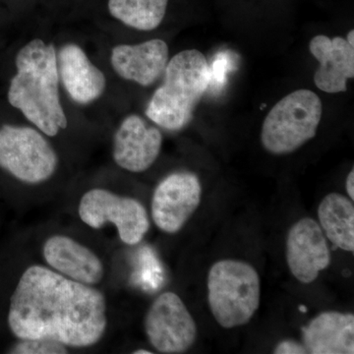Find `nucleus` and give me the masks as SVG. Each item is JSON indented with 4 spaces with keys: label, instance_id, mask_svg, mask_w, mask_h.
Segmentation results:
<instances>
[{
    "label": "nucleus",
    "instance_id": "nucleus-15",
    "mask_svg": "<svg viewBox=\"0 0 354 354\" xmlns=\"http://www.w3.org/2000/svg\"><path fill=\"white\" fill-rule=\"evenodd\" d=\"M57 66L65 90L77 104H90L106 90V76L75 44H67L60 48Z\"/></svg>",
    "mask_w": 354,
    "mask_h": 354
},
{
    "label": "nucleus",
    "instance_id": "nucleus-23",
    "mask_svg": "<svg viewBox=\"0 0 354 354\" xmlns=\"http://www.w3.org/2000/svg\"><path fill=\"white\" fill-rule=\"evenodd\" d=\"M134 354H153V351H147V349H137L135 351Z\"/></svg>",
    "mask_w": 354,
    "mask_h": 354
},
{
    "label": "nucleus",
    "instance_id": "nucleus-1",
    "mask_svg": "<svg viewBox=\"0 0 354 354\" xmlns=\"http://www.w3.org/2000/svg\"><path fill=\"white\" fill-rule=\"evenodd\" d=\"M8 325L19 339H48L67 348H88L106 333V297L92 286L44 266H31L11 297Z\"/></svg>",
    "mask_w": 354,
    "mask_h": 354
},
{
    "label": "nucleus",
    "instance_id": "nucleus-19",
    "mask_svg": "<svg viewBox=\"0 0 354 354\" xmlns=\"http://www.w3.org/2000/svg\"><path fill=\"white\" fill-rule=\"evenodd\" d=\"M10 353L15 354H64L68 353L67 346L48 339H20L14 344Z\"/></svg>",
    "mask_w": 354,
    "mask_h": 354
},
{
    "label": "nucleus",
    "instance_id": "nucleus-5",
    "mask_svg": "<svg viewBox=\"0 0 354 354\" xmlns=\"http://www.w3.org/2000/svg\"><path fill=\"white\" fill-rule=\"evenodd\" d=\"M322 113V101L313 91L299 88L286 95L263 121V148L276 156L295 152L316 136Z\"/></svg>",
    "mask_w": 354,
    "mask_h": 354
},
{
    "label": "nucleus",
    "instance_id": "nucleus-7",
    "mask_svg": "<svg viewBox=\"0 0 354 354\" xmlns=\"http://www.w3.org/2000/svg\"><path fill=\"white\" fill-rule=\"evenodd\" d=\"M78 213L83 223L94 230L113 223L118 228L120 241L127 245L140 243L150 230L148 212L141 202L102 188L83 195Z\"/></svg>",
    "mask_w": 354,
    "mask_h": 354
},
{
    "label": "nucleus",
    "instance_id": "nucleus-14",
    "mask_svg": "<svg viewBox=\"0 0 354 354\" xmlns=\"http://www.w3.org/2000/svg\"><path fill=\"white\" fill-rule=\"evenodd\" d=\"M309 50L318 60L314 84L328 94L348 90V81L354 77V46L346 39L318 35L310 41Z\"/></svg>",
    "mask_w": 354,
    "mask_h": 354
},
{
    "label": "nucleus",
    "instance_id": "nucleus-16",
    "mask_svg": "<svg viewBox=\"0 0 354 354\" xmlns=\"http://www.w3.org/2000/svg\"><path fill=\"white\" fill-rule=\"evenodd\" d=\"M302 344L307 353L353 354L354 315L325 311L302 327Z\"/></svg>",
    "mask_w": 354,
    "mask_h": 354
},
{
    "label": "nucleus",
    "instance_id": "nucleus-4",
    "mask_svg": "<svg viewBox=\"0 0 354 354\" xmlns=\"http://www.w3.org/2000/svg\"><path fill=\"white\" fill-rule=\"evenodd\" d=\"M207 290L212 315L225 329L246 325L259 309V274L244 261L223 259L216 262L208 272Z\"/></svg>",
    "mask_w": 354,
    "mask_h": 354
},
{
    "label": "nucleus",
    "instance_id": "nucleus-9",
    "mask_svg": "<svg viewBox=\"0 0 354 354\" xmlns=\"http://www.w3.org/2000/svg\"><path fill=\"white\" fill-rule=\"evenodd\" d=\"M202 184L194 172L176 171L158 184L151 211L155 225L165 234L178 232L199 208Z\"/></svg>",
    "mask_w": 354,
    "mask_h": 354
},
{
    "label": "nucleus",
    "instance_id": "nucleus-10",
    "mask_svg": "<svg viewBox=\"0 0 354 354\" xmlns=\"http://www.w3.org/2000/svg\"><path fill=\"white\" fill-rule=\"evenodd\" d=\"M286 259L292 276L302 283L315 281L330 264L327 237L314 218H304L286 236Z\"/></svg>",
    "mask_w": 354,
    "mask_h": 354
},
{
    "label": "nucleus",
    "instance_id": "nucleus-18",
    "mask_svg": "<svg viewBox=\"0 0 354 354\" xmlns=\"http://www.w3.org/2000/svg\"><path fill=\"white\" fill-rule=\"evenodd\" d=\"M169 0H109V11L123 24L139 31H153L162 24Z\"/></svg>",
    "mask_w": 354,
    "mask_h": 354
},
{
    "label": "nucleus",
    "instance_id": "nucleus-6",
    "mask_svg": "<svg viewBox=\"0 0 354 354\" xmlns=\"http://www.w3.org/2000/svg\"><path fill=\"white\" fill-rule=\"evenodd\" d=\"M57 153L38 130L4 125L0 128V167L18 180L38 184L57 171Z\"/></svg>",
    "mask_w": 354,
    "mask_h": 354
},
{
    "label": "nucleus",
    "instance_id": "nucleus-8",
    "mask_svg": "<svg viewBox=\"0 0 354 354\" xmlns=\"http://www.w3.org/2000/svg\"><path fill=\"white\" fill-rule=\"evenodd\" d=\"M144 329L158 353H184L198 337L197 324L179 295L171 291L158 295L144 319Z\"/></svg>",
    "mask_w": 354,
    "mask_h": 354
},
{
    "label": "nucleus",
    "instance_id": "nucleus-3",
    "mask_svg": "<svg viewBox=\"0 0 354 354\" xmlns=\"http://www.w3.org/2000/svg\"><path fill=\"white\" fill-rule=\"evenodd\" d=\"M164 75V82L149 102L146 115L158 127L179 131L189 124L208 90V60L197 50L180 51L169 60Z\"/></svg>",
    "mask_w": 354,
    "mask_h": 354
},
{
    "label": "nucleus",
    "instance_id": "nucleus-13",
    "mask_svg": "<svg viewBox=\"0 0 354 354\" xmlns=\"http://www.w3.org/2000/svg\"><path fill=\"white\" fill-rule=\"evenodd\" d=\"M44 259L53 271L70 279L94 286L104 276L101 259L88 247L65 235H53L43 247Z\"/></svg>",
    "mask_w": 354,
    "mask_h": 354
},
{
    "label": "nucleus",
    "instance_id": "nucleus-17",
    "mask_svg": "<svg viewBox=\"0 0 354 354\" xmlns=\"http://www.w3.org/2000/svg\"><path fill=\"white\" fill-rule=\"evenodd\" d=\"M317 213L326 237L337 248L353 252V201L339 193H330L321 201Z\"/></svg>",
    "mask_w": 354,
    "mask_h": 354
},
{
    "label": "nucleus",
    "instance_id": "nucleus-12",
    "mask_svg": "<svg viewBox=\"0 0 354 354\" xmlns=\"http://www.w3.org/2000/svg\"><path fill=\"white\" fill-rule=\"evenodd\" d=\"M169 60V46L153 39L139 44H120L111 50V62L121 78L147 87L164 74Z\"/></svg>",
    "mask_w": 354,
    "mask_h": 354
},
{
    "label": "nucleus",
    "instance_id": "nucleus-21",
    "mask_svg": "<svg viewBox=\"0 0 354 354\" xmlns=\"http://www.w3.org/2000/svg\"><path fill=\"white\" fill-rule=\"evenodd\" d=\"M346 189L348 192V198L353 201L354 200V169H351L346 177Z\"/></svg>",
    "mask_w": 354,
    "mask_h": 354
},
{
    "label": "nucleus",
    "instance_id": "nucleus-22",
    "mask_svg": "<svg viewBox=\"0 0 354 354\" xmlns=\"http://www.w3.org/2000/svg\"><path fill=\"white\" fill-rule=\"evenodd\" d=\"M346 41H348V43L351 44V46H354V31L353 30H351V31H349L348 34V38L346 39Z\"/></svg>",
    "mask_w": 354,
    "mask_h": 354
},
{
    "label": "nucleus",
    "instance_id": "nucleus-11",
    "mask_svg": "<svg viewBox=\"0 0 354 354\" xmlns=\"http://www.w3.org/2000/svg\"><path fill=\"white\" fill-rule=\"evenodd\" d=\"M162 146V132L147 124L139 115L131 114L121 122L114 135V162L127 171H146L157 160Z\"/></svg>",
    "mask_w": 354,
    "mask_h": 354
},
{
    "label": "nucleus",
    "instance_id": "nucleus-2",
    "mask_svg": "<svg viewBox=\"0 0 354 354\" xmlns=\"http://www.w3.org/2000/svg\"><path fill=\"white\" fill-rule=\"evenodd\" d=\"M17 73L11 80L8 101L46 136L67 127L59 99L57 55L53 44L32 39L16 57Z\"/></svg>",
    "mask_w": 354,
    "mask_h": 354
},
{
    "label": "nucleus",
    "instance_id": "nucleus-20",
    "mask_svg": "<svg viewBox=\"0 0 354 354\" xmlns=\"http://www.w3.org/2000/svg\"><path fill=\"white\" fill-rule=\"evenodd\" d=\"M274 354H306L304 344L295 339H283L274 348Z\"/></svg>",
    "mask_w": 354,
    "mask_h": 354
}]
</instances>
